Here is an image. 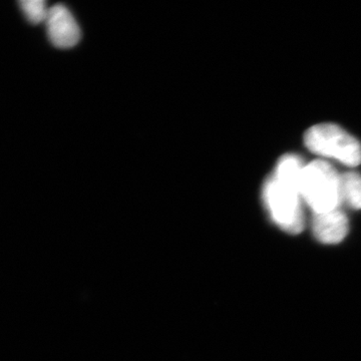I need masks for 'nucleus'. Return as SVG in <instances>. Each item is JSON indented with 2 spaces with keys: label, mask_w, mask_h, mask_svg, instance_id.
<instances>
[{
  "label": "nucleus",
  "mask_w": 361,
  "mask_h": 361,
  "mask_svg": "<svg viewBox=\"0 0 361 361\" xmlns=\"http://www.w3.org/2000/svg\"><path fill=\"white\" fill-rule=\"evenodd\" d=\"M300 194L314 214L336 210L341 203V176L327 161H312L304 167Z\"/></svg>",
  "instance_id": "f257e3e1"
},
{
  "label": "nucleus",
  "mask_w": 361,
  "mask_h": 361,
  "mask_svg": "<svg viewBox=\"0 0 361 361\" xmlns=\"http://www.w3.org/2000/svg\"><path fill=\"white\" fill-rule=\"evenodd\" d=\"M20 6L25 18L33 25H39L47 20L49 7L44 0H21Z\"/></svg>",
  "instance_id": "6e6552de"
},
{
  "label": "nucleus",
  "mask_w": 361,
  "mask_h": 361,
  "mask_svg": "<svg viewBox=\"0 0 361 361\" xmlns=\"http://www.w3.org/2000/svg\"><path fill=\"white\" fill-rule=\"evenodd\" d=\"M263 202L271 219L283 231L299 234L303 231L305 219L301 194L296 188L280 182L274 176L263 187Z\"/></svg>",
  "instance_id": "f03ea898"
},
{
  "label": "nucleus",
  "mask_w": 361,
  "mask_h": 361,
  "mask_svg": "<svg viewBox=\"0 0 361 361\" xmlns=\"http://www.w3.org/2000/svg\"><path fill=\"white\" fill-rule=\"evenodd\" d=\"M47 35L54 47L71 49L80 39V28L70 9L63 4L49 7V16L45 20Z\"/></svg>",
  "instance_id": "20e7f679"
},
{
  "label": "nucleus",
  "mask_w": 361,
  "mask_h": 361,
  "mask_svg": "<svg viewBox=\"0 0 361 361\" xmlns=\"http://www.w3.org/2000/svg\"><path fill=\"white\" fill-rule=\"evenodd\" d=\"M349 224L345 214L338 209L329 212L314 214L312 220L313 235L323 244H337L345 238Z\"/></svg>",
  "instance_id": "39448f33"
},
{
  "label": "nucleus",
  "mask_w": 361,
  "mask_h": 361,
  "mask_svg": "<svg viewBox=\"0 0 361 361\" xmlns=\"http://www.w3.org/2000/svg\"><path fill=\"white\" fill-rule=\"evenodd\" d=\"M341 202L351 209H361V175L348 172L341 176Z\"/></svg>",
  "instance_id": "0eeeda50"
},
{
  "label": "nucleus",
  "mask_w": 361,
  "mask_h": 361,
  "mask_svg": "<svg viewBox=\"0 0 361 361\" xmlns=\"http://www.w3.org/2000/svg\"><path fill=\"white\" fill-rule=\"evenodd\" d=\"M305 166L299 157L295 155H285L278 161L275 169L274 177L280 182L296 188L300 192L301 179Z\"/></svg>",
  "instance_id": "423d86ee"
},
{
  "label": "nucleus",
  "mask_w": 361,
  "mask_h": 361,
  "mask_svg": "<svg viewBox=\"0 0 361 361\" xmlns=\"http://www.w3.org/2000/svg\"><path fill=\"white\" fill-rule=\"evenodd\" d=\"M304 142L312 153L336 159L348 167L361 164L360 142L334 123L313 126L305 133Z\"/></svg>",
  "instance_id": "7ed1b4c3"
}]
</instances>
